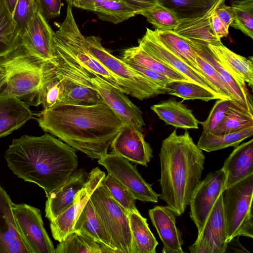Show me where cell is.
<instances>
[{
    "label": "cell",
    "instance_id": "obj_1",
    "mask_svg": "<svg viewBox=\"0 0 253 253\" xmlns=\"http://www.w3.org/2000/svg\"><path fill=\"white\" fill-rule=\"evenodd\" d=\"M37 116L43 131L91 159H100L107 154L125 125L105 101L93 106L59 104L43 109Z\"/></svg>",
    "mask_w": 253,
    "mask_h": 253
},
{
    "label": "cell",
    "instance_id": "obj_2",
    "mask_svg": "<svg viewBox=\"0 0 253 253\" xmlns=\"http://www.w3.org/2000/svg\"><path fill=\"white\" fill-rule=\"evenodd\" d=\"M4 157L13 174L36 184L46 195L62 185L78 166L75 149L47 133L13 139Z\"/></svg>",
    "mask_w": 253,
    "mask_h": 253
},
{
    "label": "cell",
    "instance_id": "obj_3",
    "mask_svg": "<svg viewBox=\"0 0 253 253\" xmlns=\"http://www.w3.org/2000/svg\"><path fill=\"white\" fill-rule=\"evenodd\" d=\"M159 199L176 216L182 215L201 181L205 157L189 132L174 130L162 143Z\"/></svg>",
    "mask_w": 253,
    "mask_h": 253
},
{
    "label": "cell",
    "instance_id": "obj_4",
    "mask_svg": "<svg viewBox=\"0 0 253 253\" xmlns=\"http://www.w3.org/2000/svg\"><path fill=\"white\" fill-rule=\"evenodd\" d=\"M43 61L31 55L20 44L0 58L6 76L0 85V93L11 96L29 104L38 106Z\"/></svg>",
    "mask_w": 253,
    "mask_h": 253
},
{
    "label": "cell",
    "instance_id": "obj_5",
    "mask_svg": "<svg viewBox=\"0 0 253 253\" xmlns=\"http://www.w3.org/2000/svg\"><path fill=\"white\" fill-rule=\"evenodd\" d=\"M54 54L76 62L131 96L129 90L90 53L85 38L78 28L70 5L67 7L64 20L55 32Z\"/></svg>",
    "mask_w": 253,
    "mask_h": 253
},
{
    "label": "cell",
    "instance_id": "obj_6",
    "mask_svg": "<svg viewBox=\"0 0 253 253\" xmlns=\"http://www.w3.org/2000/svg\"><path fill=\"white\" fill-rule=\"evenodd\" d=\"M57 73L60 77L97 90L125 125H129L142 132L145 124L142 111L121 90L77 63L61 64L58 66Z\"/></svg>",
    "mask_w": 253,
    "mask_h": 253
},
{
    "label": "cell",
    "instance_id": "obj_7",
    "mask_svg": "<svg viewBox=\"0 0 253 253\" xmlns=\"http://www.w3.org/2000/svg\"><path fill=\"white\" fill-rule=\"evenodd\" d=\"M227 242L235 237L253 238V174L221 193Z\"/></svg>",
    "mask_w": 253,
    "mask_h": 253
},
{
    "label": "cell",
    "instance_id": "obj_8",
    "mask_svg": "<svg viewBox=\"0 0 253 253\" xmlns=\"http://www.w3.org/2000/svg\"><path fill=\"white\" fill-rule=\"evenodd\" d=\"M85 38L90 53L129 90L131 96L143 100L166 93L164 87L143 77L108 51L102 46L99 37L91 36Z\"/></svg>",
    "mask_w": 253,
    "mask_h": 253
},
{
    "label": "cell",
    "instance_id": "obj_9",
    "mask_svg": "<svg viewBox=\"0 0 253 253\" xmlns=\"http://www.w3.org/2000/svg\"><path fill=\"white\" fill-rule=\"evenodd\" d=\"M89 198L119 253H132L128 214L101 182Z\"/></svg>",
    "mask_w": 253,
    "mask_h": 253
},
{
    "label": "cell",
    "instance_id": "obj_10",
    "mask_svg": "<svg viewBox=\"0 0 253 253\" xmlns=\"http://www.w3.org/2000/svg\"><path fill=\"white\" fill-rule=\"evenodd\" d=\"M12 212L19 234L29 253H55L48 235L41 211L26 204H13Z\"/></svg>",
    "mask_w": 253,
    "mask_h": 253
},
{
    "label": "cell",
    "instance_id": "obj_11",
    "mask_svg": "<svg viewBox=\"0 0 253 253\" xmlns=\"http://www.w3.org/2000/svg\"><path fill=\"white\" fill-rule=\"evenodd\" d=\"M108 173L112 175L130 192L136 200L157 203L160 194L155 192L126 159L111 152L98 159Z\"/></svg>",
    "mask_w": 253,
    "mask_h": 253
},
{
    "label": "cell",
    "instance_id": "obj_12",
    "mask_svg": "<svg viewBox=\"0 0 253 253\" xmlns=\"http://www.w3.org/2000/svg\"><path fill=\"white\" fill-rule=\"evenodd\" d=\"M226 174L220 169L208 173L195 189L190 202V217L198 232L203 228L215 201L226 188Z\"/></svg>",
    "mask_w": 253,
    "mask_h": 253
},
{
    "label": "cell",
    "instance_id": "obj_13",
    "mask_svg": "<svg viewBox=\"0 0 253 253\" xmlns=\"http://www.w3.org/2000/svg\"><path fill=\"white\" fill-rule=\"evenodd\" d=\"M222 196L219 195L195 242L189 247L191 253H225L227 242Z\"/></svg>",
    "mask_w": 253,
    "mask_h": 253
},
{
    "label": "cell",
    "instance_id": "obj_14",
    "mask_svg": "<svg viewBox=\"0 0 253 253\" xmlns=\"http://www.w3.org/2000/svg\"><path fill=\"white\" fill-rule=\"evenodd\" d=\"M104 172L96 167L88 173L86 184L78 193L74 202L64 212L50 221L53 238L61 242L73 231L75 222L95 188L105 177Z\"/></svg>",
    "mask_w": 253,
    "mask_h": 253
},
{
    "label": "cell",
    "instance_id": "obj_15",
    "mask_svg": "<svg viewBox=\"0 0 253 253\" xmlns=\"http://www.w3.org/2000/svg\"><path fill=\"white\" fill-rule=\"evenodd\" d=\"M138 45L149 54L181 74L189 81L218 93L206 78L164 45L154 35L152 30L147 28L145 34L138 40Z\"/></svg>",
    "mask_w": 253,
    "mask_h": 253
},
{
    "label": "cell",
    "instance_id": "obj_16",
    "mask_svg": "<svg viewBox=\"0 0 253 253\" xmlns=\"http://www.w3.org/2000/svg\"><path fill=\"white\" fill-rule=\"evenodd\" d=\"M54 36L48 21L37 10L20 36L21 44L38 59L51 61L54 57Z\"/></svg>",
    "mask_w": 253,
    "mask_h": 253
},
{
    "label": "cell",
    "instance_id": "obj_17",
    "mask_svg": "<svg viewBox=\"0 0 253 253\" xmlns=\"http://www.w3.org/2000/svg\"><path fill=\"white\" fill-rule=\"evenodd\" d=\"M185 39L196 53L205 59L219 73L222 80L229 88L233 101L240 108L253 115L252 100V98L250 99L244 81L222 64L213 54L207 45L200 44L189 39Z\"/></svg>",
    "mask_w": 253,
    "mask_h": 253
},
{
    "label": "cell",
    "instance_id": "obj_18",
    "mask_svg": "<svg viewBox=\"0 0 253 253\" xmlns=\"http://www.w3.org/2000/svg\"><path fill=\"white\" fill-rule=\"evenodd\" d=\"M110 147L112 152L145 167L153 157L151 145L145 140L142 131L127 124L122 127Z\"/></svg>",
    "mask_w": 253,
    "mask_h": 253
},
{
    "label": "cell",
    "instance_id": "obj_19",
    "mask_svg": "<svg viewBox=\"0 0 253 253\" xmlns=\"http://www.w3.org/2000/svg\"><path fill=\"white\" fill-rule=\"evenodd\" d=\"M88 175L85 169H77L62 185L46 195L45 217L49 221L72 204L79 191L84 187Z\"/></svg>",
    "mask_w": 253,
    "mask_h": 253
},
{
    "label": "cell",
    "instance_id": "obj_20",
    "mask_svg": "<svg viewBox=\"0 0 253 253\" xmlns=\"http://www.w3.org/2000/svg\"><path fill=\"white\" fill-rule=\"evenodd\" d=\"M13 204L0 184V253H29L17 226Z\"/></svg>",
    "mask_w": 253,
    "mask_h": 253
},
{
    "label": "cell",
    "instance_id": "obj_21",
    "mask_svg": "<svg viewBox=\"0 0 253 253\" xmlns=\"http://www.w3.org/2000/svg\"><path fill=\"white\" fill-rule=\"evenodd\" d=\"M149 217L164 247L163 253H184L182 234L175 224L174 212L167 206H157L148 211Z\"/></svg>",
    "mask_w": 253,
    "mask_h": 253
},
{
    "label": "cell",
    "instance_id": "obj_22",
    "mask_svg": "<svg viewBox=\"0 0 253 253\" xmlns=\"http://www.w3.org/2000/svg\"><path fill=\"white\" fill-rule=\"evenodd\" d=\"M33 116L27 103L16 97L0 93V138L19 128Z\"/></svg>",
    "mask_w": 253,
    "mask_h": 253
},
{
    "label": "cell",
    "instance_id": "obj_23",
    "mask_svg": "<svg viewBox=\"0 0 253 253\" xmlns=\"http://www.w3.org/2000/svg\"><path fill=\"white\" fill-rule=\"evenodd\" d=\"M222 169L226 174L225 188L253 174V139L234 147Z\"/></svg>",
    "mask_w": 253,
    "mask_h": 253
},
{
    "label": "cell",
    "instance_id": "obj_24",
    "mask_svg": "<svg viewBox=\"0 0 253 253\" xmlns=\"http://www.w3.org/2000/svg\"><path fill=\"white\" fill-rule=\"evenodd\" d=\"M223 2L225 1L214 6L202 16L179 19L177 26L173 31L185 38L203 45L222 43L221 40L216 37L212 30L211 18L216 8Z\"/></svg>",
    "mask_w": 253,
    "mask_h": 253
},
{
    "label": "cell",
    "instance_id": "obj_25",
    "mask_svg": "<svg viewBox=\"0 0 253 253\" xmlns=\"http://www.w3.org/2000/svg\"><path fill=\"white\" fill-rule=\"evenodd\" d=\"M151 109L167 125L183 129H198L199 122L183 101L169 99L151 106Z\"/></svg>",
    "mask_w": 253,
    "mask_h": 253
},
{
    "label": "cell",
    "instance_id": "obj_26",
    "mask_svg": "<svg viewBox=\"0 0 253 253\" xmlns=\"http://www.w3.org/2000/svg\"><path fill=\"white\" fill-rule=\"evenodd\" d=\"M42 73L39 101L43 109H48L60 103L64 94V79L56 74L51 61L42 62Z\"/></svg>",
    "mask_w": 253,
    "mask_h": 253
},
{
    "label": "cell",
    "instance_id": "obj_27",
    "mask_svg": "<svg viewBox=\"0 0 253 253\" xmlns=\"http://www.w3.org/2000/svg\"><path fill=\"white\" fill-rule=\"evenodd\" d=\"M80 8L95 12L101 20L118 24L136 15L120 0H83Z\"/></svg>",
    "mask_w": 253,
    "mask_h": 253
},
{
    "label": "cell",
    "instance_id": "obj_28",
    "mask_svg": "<svg viewBox=\"0 0 253 253\" xmlns=\"http://www.w3.org/2000/svg\"><path fill=\"white\" fill-rule=\"evenodd\" d=\"M73 231L84 233L105 244L119 253L97 214L90 198L80 212Z\"/></svg>",
    "mask_w": 253,
    "mask_h": 253
},
{
    "label": "cell",
    "instance_id": "obj_29",
    "mask_svg": "<svg viewBox=\"0 0 253 253\" xmlns=\"http://www.w3.org/2000/svg\"><path fill=\"white\" fill-rule=\"evenodd\" d=\"M207 46L213 54L223 64L230 68L253 88V57L246 58L232 51L222 43L214 45L208 44Z\"/></svg>",
    "mask_w": 253,
    "mask_h": 253
},
{
    "label": "cell",
    "instance_id": "obj_30",
    "mask_svg": "<svg viewBox=\"0 0 253 253\" xmlns=\"http://www.w3.org/2000/svg\"><path fill=\"white\" fill-rule=\"evenodd\" d=\"M132 253H156L159 243L149 227L147 219L137 210L128 214Z\"/></svg>",
    "mask_w": 253,
    "mask_h": 253
},
{
    "label": "cell",
    "instance_id": "obj_31",
    "mask_svg": "<svg viewBox=\"0 0 253 253\" xmlns=\"http://www.w3.org/2000/svg\"><path fill=\"white\" fill-rule=\"evenodd\" d=\"M55 253H117L105 244L89 236L73 231L57 245Z\"/></svg>",
    "mask_w": 253,
    "mask_h": 253
},
{
    "label": "cell",
    "instance_id": "obj_32",
    "mask_svg": "<svg viewBox=\"0 0 253 253\" xmlns=\"http://www.w3.org/2000/svg\"><path fill=\"white\" fill-rule=\"evenodd\" d=\"M152 31L154 35L164 45L207 79L196 62V52L185 38L173 30L156 29Z\"/></svg>",
    "mask_w": 253,
    "mask_h": 253
},
{
    "label": "cell",
    "instance_id": "obj_33",
    "mask_svg": "<svg viewBox=\"0 0 253 253\" xmlns=\"http://www.w3.org/2000/svg\"><path fill=\"white\" fill-rule=\"evenodd\" d=\"M121 59L128 61L167 76L172 81H188V78L147 53L139 45L124 49Z\"/></svg>",
    "mask_w": 253,
    "mask_h": 253
},
{
    "label": "cell",
    "instance_id": "obj_34",
    "mask_svg": "<svg viewBox=\"0 0 253 253\" xmlns=\"http://www.w3.org/2000/svg\"><path fill=\"white\" fill-rule=\"evenodd\" d=\"M225 0H157L158 4L174 12L179 19L201 17Z\"/></svg>",
    "mask_w": 253,
    "mask_h": 253
},
{
    "label": "cell",
    "instance_id": "obj_35",
    "mask_svg": "<svg viewBox=\"0 0 253 253\" xmlns=\"http://www.w3.org/2000/svg\"><path fill=\"white\" fill-rule=\"evenodd\" d=\"M253 134V126L232 133L215 135L203 131L197 143L198 146L207 152L219 150L229 147H235Z\"/></svg>",
    "mask_w": 253,
    "mask_h": 253
},
{
    "label": "cell",
    "instance_id": "obj_36",
    "mask_svg": "<svg viewBox=\"0 0 253 253\" xmlns=\"http://www.w3.org/2000/svg\"><path fill=\"white\" fill-rule=\"evenodd\" d=\"M62 78L64 79V90L59 104L93 106L104 101L97 90L81 85L69 79Z\"/></svg>",
    "mask_w": 253,
    "mask_h": 253
},
{
    "label": "cell",
    "instance_id": "obj_37",
    "mask_svg": "<svg viewBox=\"0 0 253 253\" xmlns=\"http://www.w3.org/2000/svg\"><path fill=\"white\" fill-rule=\"evenodd\" d=\"M21 44L15 22L4 0H0V58Z\"/></svg>",
    "mask_w": 253,
    "mask_h": 253
},
{
    "label": "cell",
    "instance_id": "obj_38",
    "mask_svg": "<svg viewBox=\"0 0 253 253\" xmlns=\"http://www.w3.org/2000/svg\"><path fill=\"white\" fill-rule=\"evenodd\" d=\"M164 88L166 93L177 96L184 100L201 99L208 101L212 99H226L200 84L188 81H171Z\"/></svg>",
    "mask_w": 253,
    "mask_h": 253
},
{
    "label": "cell",
    "instance_id": "obj_39",
    "mask_svg": "<svg viewBox=\"0 0 253 253\" xmlns=\"http://www.w3.org/2000/svg\"><path fill=\"white\" fill-rule=\"evenodd\" d=\"M252 126H253V116L240 108L231 100L228 111L212 133L217 135L230 133Z\"/></svg>",
    "mask_w": 253,
    "mask_h": 253
},
{
    "label": "cell",
    "instance_id": "obj_40",
    "mask_svg": "<svg viewBox=\"0 0 253 253\" xmlns=\"http://www.w3.org/2000/svg\"><path fill=\"white\" fill-rule=\"evenodd\" d=\"M234 12L231 27L253 39V0H236L231 5Z\"/></svg>",
    "mask_w": 253,
    "mask_h": 253
},
{
    "label": "cell",
    "instance_id": "obj_41",
    "mask_svg": "<svg viewBox=\"0 0 253 253\" xmlns=\"http://www.w3.org/2000/svg\"><path fill=\"white\" fill-rule=\"evenodd\" d=\"M101 183L127 214L137 210L135 205L136 199L127 188L112 175L108 173Z\"/></svg>",
    "mask_w": 253,
    "mask_h": 253
},
{
    "label": "cell",
    "instance_id": "obj_42",
    "mask_svg": "<svg viewBox=\"0 0 253 253\" xmlns=\"http://www.w3.org/2000/svg\"><path fill=\"white\" fill-rule=\"evenodd\" d=\"M147 20L160 30H173L177 26L179 19L176 14L159 4L141 12Z\"/></svg>",
    "mask_w": 253,
    "mask_h": 253
},
{
    "label": "cell",
    "instance_id": "obj_43",
    "mask_svg": "<svg viewBox=\"0 0 253 253\" xmlns=\"http://www.w3.org/2000/svg\"><path fill=\"white\" fill-rule=\"evenodd\" d=\"M196 60L200 70L208 80L215 88L218 93L226 99L233 100L228 87L217 70L197 53H196Z\"/></svg>",
    "mask_w": 253,
    "mask_h": 253
},
{
    "label": "cell",
    "instance_id": "obj_44",
    "mask_svg": "<svg viewBox=\"0 0 253 253\" xmlns=\"http://www.w3.org/2000/svg\"><path fill=\"white\" fill-rule=\"evenodd\" d=\"M37 10L35 0H18L12 16L19 36L23 33Z\"/></svg>",
    "mask_w": 253,
    "mask_h": 253
},
{
    "label": "cell",
    "instance_id": "obj_45",
    "mask_svg": "<svg viewBox=\"0 0 253 253\" xmlns=\"http://www.w3.org/2000/svg\"><path fill=\"white\" fill-rule=\"evenodd\" d=\"M231 102V100L229 99H217L208 118L205 121L199 123L203 126V131L213 133L228 111Z\"/></svg>",
    "mask_w": 253,
    "mask_h": 253
},
{
    "label": "cell",
    "instance_id": "obj_46",
    "mask_svg": "<svg viewBox=\"0 0 253 253\" xmlns=\"http://www.w3.org/2000/svg\"><path fill=\"white\" fill-rule=\"evenodd\" d=\"M124 61L134 71L159 86L164 87V86L168 83L172 81L166 75L157 73L144 67L130 61Z\"/></svg>",
    "mask_w": 253,
    "mask_h": 253
},
{
    "label": "cell",
    "instance_id": "obj_47",
    "mask_svg": "<svg viewBox=\"0 0 253 253\" xmlns=\"http://www.w3.org/2000/svg\"><path fill=\"white\" fill-rule=\"evenodd\" d=\"M38 10L48 21L59 16L61 0H35Z\"/></svg>",
    "mask_w": 253,
    "mask_h": 253
},
{
    "label": "cell",
    "instance_id": "obj_48",
    "mask_svg": "<svg viewBox=\"0 0 253 253\" xmlns=\"http://www.w3.org/2000/svg\"><path fill=\"white\" fill-rule=\"evenodd\" d=\"M214 11L211 18V27L216 37L221 40L222 38L227 36L229 26L220 20Z\"/></svg>",
    "mask_w": 253,
    "mask_h": 253
},
{
    "label": "cell",
    "instance_id": "obj_49",
    "mask_svg": "<svg viewBox=\"0 0 253 253\" xmlns=\"http://www.w3.org/2000/svg\"><path fill=\"white\" fill-rule=\"evenodd\" d=\"M133 9L136 15L158 4L157 0H120Z\"/></svg>",
    "mask_w": 253,
    "mask_h": 253
},
{
    "label": "cell",
    "instance_id": "obj_50",
    "mask_svg": "<svg viewBox=\"0 0 253 253\" xmlns=\"http://www.w3.org/2000/svg\"><path fill=\"white\" fill-rule=\"evenodd\" d=\"M214 12L220 20L230 26L234 20V12L231 6L225 5L223 2L216 8Z\"/></svg>",
    "mask_w": 253,
    "mask_h": 253
},
{
    "label": "cell",
    "instance_id": "obj_51",
    "mask_svg": "<svg viewBox=\"0 0 253 253\" xmlns=\"http://www.w3.org/2000/svg\"><path fill=\"white\" fill-rule=\"evenodd\" d=\"M10 13L12 14L18 0H4Z\"/></svg>",
    "mask_w": 253,
    "mask_h": 253
},
{
    "label": "cell",
    "instance_id": "obj_52",
    "mask_svg": "<svg viewBox=\"0 0 253 253\" xmlns=\"http://www.w3.org/2000/svg\"><path fill=\"white\" fill-rule=\"evenodd\" d=\"M69 5L80 8L83 0H66Z\"/></svg>",
    "mask_w": 253,
    "mask_h": 253
},
{
    "label": "cell",
    "instance_id": "obj_53",
    "mask_svg": "<svg viewBox=\"0 0 253 253\" xmlns=\"http://www.w3.org/2000/svg\"><path fill=\"white\" fill-rule=\"evenodd\" d=\"M6 76V72L4 68L0 65V85L3 81Z\"/></svg>",
    "mask_w": 253,
    "mask_h": 253
},
{
    "label": "cell",
    "instance_id": "obj_54",
    "mask_svg": "<svg viewBox=\"0 0 253 253\" xmlns=\"http://www.w3.org/2000/svg\"></svg>",
    "mask_w": 253,
    "mask_h": 253
}]
</instances>
